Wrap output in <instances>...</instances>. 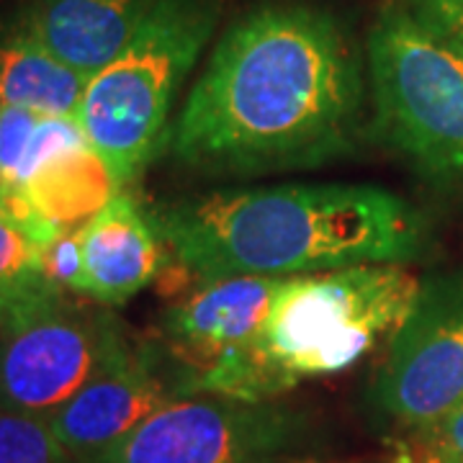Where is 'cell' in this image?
I'll return each mask as SVG.
<instances>
[{
	"label": "cell",
	"instance_id": "cell-1",
	"mask_svg": "<svg viewBox=\"0 0 463 463\" xmlns=\"http://www.w3.org/2000/svg\"><path fill=\"white\" fill-rule=\"evenodd\" d=\"M364 96V60L340 18L263 3L222 33L163 152L216 178L322 167L358 149Z\"/></svg>",
	"mask_w": 463,
	"mask_h": 463
},
{
	"label": "cell",
	"instance_id": "cell-6",
	"mask_svg": "<svg viewBox=\"0 0 463 463\" xmlns=\"http://www.w3.org/2000/svg\"><path fill=\"white\" fill-rule=\"evenodd\" d=\"M132 343L106 307L54 288L0 325V407L52 417Z\"/></svg>",
	"mask_w": 463,
	"mask_h": 463
},
{
	"label": "cell",
	"instance_id": "cell-14",
	"mask_svg": "<svg viewBox=\"0 0 463 463\" xmlns=\"http://www.w3.org/2000/svg\"><path fill=\"white\" fill-rule=\"evenodd\" d=\"M118 191L114 173L90 145L52 157L24 188L36 212L60 232L83 227Z\"/></svg>",
	"mask_w": 463,
	"mask_h": 463
},
{
	"label": "cell",
	"instance_id": "cell-12",
	"mask_svg": "<svg viewBox=\"0 0 463 463\" xmlns=\"http://www.w3.org/2000/svg\"><path fill=\"white\" fill-rule=\"evenodd\" d=\"M160 0H33L26 16L39 39L88 80L142 29Z\"/></svg>",
	"mask_w": 463,
	"mask_h": 463
},
{
	"label": "cell",
	"instance_id": "cell-2",
	"mask_svg": "<svg viewBox=\"0 0 463 463\" xmlns=\"http://www.w3.org/2000/svg\"><path fill=\"white\" fill-rule=\"evenodd\" d=\"M149 214L173 260L201 283L412 263L428 232L402 196L355 183L222 188Z\"/></svg>",
	"mask_w": 463,
	"mask_h": 463
},
{
	"label": "cell",
	"instance_id": "cell-5",
	"mask_svg": "<svg viewBox=\"0 0 463 463\" xmlns=\"http://www.w3.org/2000/svg\"><path fill=\"white\" fill-rule=\"evenodd\" d=\"M381 142L432 181H463V42L404 3H386L365 39Z\"/></svg>",
	"mask_w": 463,
	"mask_h": 463
},
{
	"label": "cell",
	"instance_id": "cell-3",
	"mask_svg": "<svg viewBox=\"0 0 463 463\" xmlns=\"http://www.w3.org/2000/svg\"><path fill=\"white\" fill-rule=\"evenodd\" d=\"M420 286L404 265L288 276L260 332L201 376L199 394L273 402L304 381L343 373L394 335Z\"/></svg>",
	"mask_w": 463,
	"mask_h": 463
},
{
	"label": "cell",
	"instance_id": "cell-15",
	"mask_svg": "<svg viewBox=\"0 0 463 463\" xmlns=\"http://www.w3.org/2000/svg\"><path fill=\"white\" fill-rule=\"evenodd\" d=\"M57 286L44 270L42 248L8 216L0 214V309L3 317L44 297Z\"/></svg>",
	"mask_w": 463,
	"mask_h": 463
},
{
	"label": "cell",
	"instance_id": "cell-4",
	"mask_svg": "<svg viewBox=\"0 0 463 463\" xmlns=\"http://www.w3.org/2000/svg\"><path fill=\"white\" fill-rule=\"evenodd\" d=\"M219 21V0H160L134 39L85 85L78 124L121 188L163 152L173 100Z\"/></svg>",
	"mask_w": 463,
	"mask_h": 463
},
{
	"label": "cell",
	"instance_id": "cell-20",
	"mask_svg": "<svg viewBox=\"0 0 463 463\" xmlns=\"http://www.w3.org/2000/svg\"><path fill=\"white\" fill-rule=\"evenodd\" d=\"M5 199H8V191H5V185L0 181V214L5 212Z\"/></svg>",
	"mask_w": 463,
	"mask_h": 463
},
{
	"label": "cell",
	"instance_id": "cell-11",
	"mask_svg": "<svg viewBox=\"0 0 463 463\" xmlns=\"http://www.w3.org/2000/svg\"><path fill=\"white\" fill-rule=\"evenodd\" d=\"M78 297L100 307H121L157 279L165 242L132 191L121 188L99 214L78 227Z\"/></svg>",
	"mask_w": 463,
	"mask_h": 463
},
{
	"label": "cell",
	"instance_id": "cell-17",
	"mask_svg": "<svg viewBox=\"0 0 463 463\" xmlns=\"http://www.w3.org/2000/svg\"><path fill=\"white\" fill-rule=\"evenodd\" d=\"M39 121H42V114L0 103V181L5 185V191H21L26 155H29Z\"/></svg>",
	"mask_w": 463,
	"mask_h": 463
},
{
	"label": "cell",
	"instance_id": "cell-7",
	"mask_svg": "<svg viewBox=\"0 0 463 463\" xmlns=\"http://www.w3.org/2000/svg\"><path fill=\"white\" fill-rule=\"evenodd\" d=\"M309 432L304 414L273 402L194 394L149 414L96 463H281Z\"/></svg>",
	"mask_w": 463,
	"mask_h": 463
},
{
	"label": "cell",
	"instance_id": "cell-10",
	"mask_svg": "<svg viewBox=\"0 0 463 463\" xmlns=\"http://www.w3.org/2000/svg\"><path fill=\"white\" fill-rule=\"evenodd\" d=\"M281 283L283 279L273 276L206 281L163 315L165 347L191 373L196 394L199 379L216 361L245 347L260 332Z\"/></svg>",
	"mask_w": 463,
	"mask_h": 463
},
{
	"label": "cell",
	"instance_id": "cell-13",
	"mask_svg": "<svg viewBox=\"0 0 463 463\" xmlns=\"http://www.w3.org/2000/svg\"><path fill=\"white\" fill-rule=\"evenodd\" d=\"M88 78L33 32L26 11L0 24V103L42 116H75Z\"/></svg>",
	"mask_w": 463,
	"mask_h": 463
},
{
	"label": "cell",
	"instance_id": "cell-16",
	"mask_svg": "<svg viewBox=\"0 0 463 463\" xmlns=\"http://www.w3.org/2000/svg\"><path fill=\"white\" fill-rule=\"evenodd\" d=\"M0 463H75L50 417L0 407Z\"/></svg>",
	"mask_w": 463,
	"mask_h": 463
},
{
	"label": "cell",
	"instance_id": "cell-8",
	"mask_svg": "<svg viewBox=\"0 0 463 463\" xmlns=\"http://www.w3.org/2000/svg\"><path fill=\"white\" fill-rule=\"evenodd\" d=\"M373 399L392 420L422 430L463 399V273L420 286L389 337Z\"/></svg>",
	"mask_w": 463,
	"mask_h": 463
},
{
	"label": "cell",
	"instance_id": "cell-9",
	"mask_svg": "<svg viewBox=\"0 0 463 463\" xmlns=\"http://www.w3.org/2000/svg\"><path fill=\"white\" fill-rule=\"evenodd\" d=\"M194 379L170 350L129 343L52 414V430L75 463H96L160 407L194 397Z\"/></svg>",
	"mask_w": 463,
	"mask_h": 463
},
{
	"label": "cell",
	"instance_id": "cell-18",
	"mask_svg": "<svg viewBox=\"0 0 463 463\" xmlns=\"http://www.w3.org/2000/svg\"><path fill=\"white\" fill-rule=\"evenodd\" d=\"M412 443L432 463H463V399L430 428L414 430Z\"/></svg>",
	"mask_w": 463,
	"mask_h": 463
},
{
	"label": "cell",
	"instance_id": "cell-19",
	"mask_svg": "<svg viewBox=\"0 0 463 463\" xmlns=\"http://www.w3.org/2000/svg\"><path fill=\"white\" fill-rule=\"evenodd\" d=\"M404 5L428 26L463 42V0H404Z\"/></svg>",
	"mask_w": 463,
	"mask_h": 463
},
{
	"label": "cell",
	"instance_id": "cell-21",
	"mask_svg": "<svg viewBox=\"0 0 463 463\" xmlns=\"http://www.w3.org/2000/svg\"><path fill=\"white\" fill-rule=\"evenodd\" d=\"M0 325H3V309H0Z\"/></svg>",
	"mask_w": 463,
	"mask_h": 463
}]
</instances>
